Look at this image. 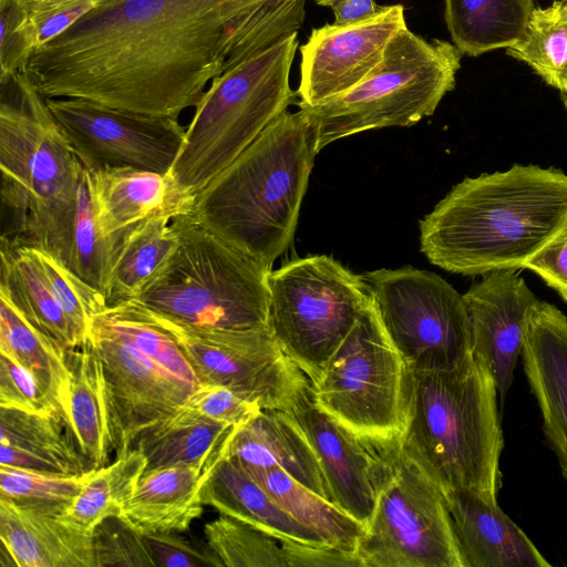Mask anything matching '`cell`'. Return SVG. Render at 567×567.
Instances as JSON below:
<instances>
[{"instance_id": "obj_12", "label": "cell", "mask_w": 567, "mask_h": 567, "mask_svg": "<svg viewBox=\"0 0 567 567\" xmlns=\"http://www.w3.org/2000/svg\"><path fill=\"white\" fill-rule=\"evenodd\" d=\"M361 276L409 370L450 371L473 359L463 295L441 276L410 266Z\"/></svg>"}, {"instance_id": "obj_33", "label": "cell", "mask_w": 567, "mask_h": 567, "mask_svg": "<svg viewBox=\"0 0 567 567\" xmlns=\"http://www.w3.org/2000/svg\"><path fill=\"white\" fill-rule=\"evenodd\" d=\"M172 218L155 216L122 233L104 290L107 307L135 297L175 250Z\"/></svg>"}, {"instance_id": "obj_26", "label": "cell", "mask_w": 567, "mask_h": 567, "mask_svg": "<svg viewBox=\"0 0 567 567\" xmlns=\"http://www.w3.org/2000/svg\"><path fill=\"white\" fill-rule=\"evenodd\" d=\"M216 461L145 471L120 517L142 535L186 532L203 514L202 486Z\"/></svg>"}, {"instance_id": "obj_6", "label": "cell", "mask_w": 567, "mask_h": 567, "mask_svg": "<svg viewBox=\"0 0 567 567\" xmlns=\"http://www.w3.org/2000/svg\"><path fill=\"white\" fill-rule=\"evenodd\" d=\"M297 33L228 68L210 82L195 106L168 174L183 190L195 195L297 102L298 93L289 82Z\"/></svg>"}, {"instance_id": "obj_28", "label": "cell", "mask_w": 567, "mask_h": 567, "mask_svg": "<svg viewBox=\"0 0 567 567\" xmlns=\"http://www.w3.org/2000/svg\"><path fill=\"white\" fill-rule=\"evenodd\" d=\"M0 465L35 472L82 475L84 457L63 420L0 408Z\"/></svg>"}, {"instance_id": "obj_16", "label": "cell", "mask_w": 567, "mask_h": 567, "mask_svg": "<svg viewBox=\"0 0 567 567\" xmlns=\"http://www.w3.org/2000/svg\"><path fill=\"white\" fill-rule=\"evenodd\" d=\"M9 235L50 252L104 295L121 236L105 238L101 234L94 215L89 173L83 165L70 194L34 206Z\"/></svg>"}, {"instance_id": "obj_43", "label": "cell", "mask_w": 567, "mask_h": 567, "mask_svg": "<svg viewBox=\"0 0 567 567\" xmlns=\"http://www.w3.org/2000/svg\"><path fill=\"white\" fill-rule=\"evenodd\" d=\"M34 50L25 0H0V83L24 71Z\"/></svg>"}, {"instance_id": "obj_38", "label": "cell", "mask_w": 567, "mask_h": 567, "mask_svg": "<svg viewBox=\"0 0 567 567\" xmlns=\"http://www.w3.org/2000/svg\"><path fill=\"white\" fill-rule=\"evenodd\" d=\"M204 536L224 567H286L278 538L234 517L220 514L204 526Z\"/></svg>"}, {"instance_id": "obj_3", "label": "cell", "mask_w": 567, "mask_h": 567, "mask_svg": "<svg viewBox=\"0 0 567 567\" xmlns=\"http://www.w3.org/2000/svg\"><path fill=\"white\" fill-rule=\"evenodd\" d=\"M318 153L308 112L286 111L194 195L190 214L271 270L293 238Z\"/></svg>"}, {"instance_id": "obj_13", "label": "cell", "mask_w": 567, "mask_h": 567, "mask_svg": "<svg viewBox=\"0 0 567 567\" xmlns=\"http://www.w3.org/2000/svg\"><path fill=\"white\" fill-rule=\"evenodd\" d=\"M126 301L176 341L199 384L224 385L262 410L286 412L311 385L268 324L248 329L203 328Z\"/></svg>"}, {"instance_id": "obj_7", "label": "cell", "mask_w": 567, "mask_h": 567, "mask_svg": "<svg viewBox=\"0 0 567 567\" xmlns=\"http://www.w3.org/2000/svg\"><path fill=\"white\" fill-rule=\"evenodd\" d=\"M461 58L454 44L426 41L403 28L362 82L321 105L300 107L316 124L318 152L364 131L411 126L431 116L454 89Z\"/></svg>"}, {"instance_id": "obj_21", "label": "cell", "mask_w": 567, "mask_h": 567, "mask_svg": "<svg viewBox=\"0 0 567 567\" xmlns=\"http://www.w3.org/2000/svg\"><path fill=\"white\" fill-rule=\"evenodd\" d=\"M520 354L543 431L567 481V317L556 306L536 301Z\"/></svg>"}, {"instance_id": "obj_8", "label": "cell", "mask_w": 567, "mask_h": 567, "mask_svg": "<svg viewBox=\"0 0 567 567\" xmlns=\"http://www.w3.org/2000/svg\"><path fill=\"white\" fill-rule=\"evenodd\" d=\"M374 443L377 499L355 551L363 567H463L442 487L400 437Z\"/></svg>"}, {"instance_id": "obj_51", "label": "cell", "mask_w": 567, "mask_h": 567, "mask_svg": "<svg viewBox=\"0 0 567 567\" xmlns=\"http://www.w3.org/2000/svg\"><path fill=\"white\" fill-rule=\"evenodd\" d=\"M561 101L564 103V106L567 111V92L561 93Z\"/></svg>"}, {"instance_id": "obj_18", "label": "cell", "mask_w": 567, "mask_h": 567, "mask_svg": "<svg viewBox=\"0 0 567 567\" xmlns=\"http://www.w3.org/2000/svg\"><path fill=\"white\" fill-rule=\"evenodd\" d=\"M308 439L333 503L367 526L377 499L374 440L344 426L313 399L310 385L288 412Z\"/></svg>"}, {"instance_id": "obj_27", "label": "cell", "mask_w": 567, "mask_h": 567, "mask_svg": "<svg viewBox=\"0 0 567 567\" xmlns=\"http://www.w3.org/2000/svg\"><path fill=\"white\" fill-rule=\"evenodd\" d=\"M200 494L204 504L219 514L250 524L278 539L327 545L318 534L288 514L246 467L225 451L209 471Z\"/></svg>"}, {"instance_id": "obj_39", "label": "cell", "mask_w": 567, "mask_h": 567, "mask_svg": "<svg viewBox=\"0 0 567 567\" xmlns=\"http://www.w3.org/2000/svg\"><path fill=\"white\" fill-rule=\"evenodd\" d=\"M32 249L55 301L68 318L80 343H84L89 338L92 318L107 307L105 296L50 252L35 246H32Z\"/></svg>"}, {"instance_id": "obj_50", "label": "cell", "mask_w": 567, "mask_h": 567, "mask_svg": "<svg viewBox=\"0 0 567 567\" xmlns=\"http://www.w3.org/2000/svg\"><path fill=\"white\" fill-rule=\"evenodd\" d=\"M333 0H316V2L320 6H326V7H329L330 3L332 2Z\"/></svg>"}, {"instance_id": "obj_53", "label": "cell", "mask_w": 567, "mask_h": 567, "mask_svg": "<svg viewBox=\"0 0 567 567\" xmlns=\"http://www.w3.org/2000/svg\"><path fill=\"white\" fill-rule=\"evenodd\" d=\"M565 4H567V0H561Z\"/></svg>"}, {"instance_id": "obj_40", "label": "cell", "mask_w": 567, "mask_h": 567, "mask_svg": "<svg viewBox=\"0 0 567 567\" xmlns=\"http://www.w3.org/2000/svg\"><path fill=\"white\" fill-rule=\"evenodd\" d=\"M92 471L61 475L0 465V497L22 502L70 504L81 492Z\"/></svg>"}, {"instance_id": "obj_1", "label": "cell", "mask_w": 567, "mask_h": 567, "mask_svg": "<svg viewBox=\"0 0 567 567\" xmlns=\"http://www.w3.org/2000/svg\"><path fill=\"white\" fill-rule=\"evenodd\" d=\"M306 0H112L33 51L45 97L178 117L227 68L297 33Z\"/></svg>"}, {"instance_id": "obj_37", "label": "cell", "mask_w": 567, "mask_h": 567, "mask_svg": "<svg viewBox=\"0 0 567 567\" xmlns=\"http://www.w3.org/2000/svg\"><path fill=\"white\" fill-rule=\"evenodd\" d=\"M506 53L528 64L548 85L567 92V4L534 8L522 38Z\"/></svg>"}, {"instance_id": "obj_23", "label": "cell", "mask_w": 567, "mask_h": 567, "mask_svg": "<svg viewBox=\"0 0 567 567\" xmlns=\"http://www.w3.org/2000/svg\"><path fill=\"white\" fill-rule=\"evenodd\" d=\"M87 173L95 219L105 238H117L155 216L192 212L194 194L183 190L169 175L133 167H100Z\"/></svg>"}, {"instance_id": "obj_47", "label": "cell", "mask_w": 567, "mask_h": 567, "mask_svg": "<svg viewBox=\"0 0 567 567\" xmlns=\"http://www.w3.org/2000/svg\"><path fill=\"white\" fill-rule=\"evenodd\" d=\"M524 268L537 274L567 302V229L549 240Z\"/></svg>"}, {"instance_id": "obj_45", "label": "cell", "mask_w": 567, "mask_h": 567, "mask_svg": "<svg viewBox=\"0 0 567 567\" xmlns=\"http://www.w3.org/2000/svg\"><path fill=\"white\" fill-rule=\"evenodd\" d=\"M35 50L65 32L101 0H25Z\"/></svg>"}, {"instance_id": "obj_4", "label": "cell", "mask_w": 567, "mask_h": 567, "mask_svg": "<svg viewBox=\"0 0 567 567\" xmlns=\"http://www.w3.org/2000/svg\"><path fill=\"white\" fill-rule=\"evenodd\" d=\"M497 388L478 358L436 372L408 369L403 450L442 487L497 503L504 446Z\"/></svg>"}, {"instance_id": "obj_32", "label": "cell", "mask_w": 567, "mask_h": 567, "mask_svg": "<svg viewBox=\"0 0 567 567\" xmlns=\"http://www.w3.org/2000/svg\"><path fill=\"white\" fill-rule=\"evenodd\" d=\"M245 467L288 514L328 546L355 554L365 532L363 524L277 466Z\"/></svg>"}, {"instance_id": "obj_10", "label": "cell", "mask_w": 567, "mask_h": 567, "mask_svg": "<svg viewBox=\"0 0 567 567\" xmlns=\"http://www.w3.org/2000/svg\"><path fill=\"white\" fill-rule=\"evenodd\" d=\"M408 367L370 300L312 385L316 403L355 434L400 437Z\"/></svg>"}, {"instance_id": "obj_24", "label": "cell", "mask_w": 567, "mask_h": 567, "mask_svg": "<svg viewBox=\"0 0 567 567\" xmlns=\"http://www.w3.org/2000/svg\"><path fill=\"white\" fill-rule=\"evenodd\" d=\"M71 372L66 429L89 471L110 463L121 447L109 384L101 358L89 340L65 350Z\"/></svg>"}, {"instance_id": "obj_41", "label": "cell", "mask_w": 567, "mask_h": 567, "mask_svg": "<svg viewBox=\"0 0 567 567\" xmlns=\"http://www.w3.org/2000/svg\"><path fill=\"white\" fill-rule=\"evenodd\" d=\"M261 410L258 403L227 386L202 383L194 388L182 405L166 419H206L238 427L257 416Z\"/></svg>"}, {"instance_id": "obj_19", "label": "cell", "mask_w": 567, "mask_h": 567, "mask_svg": "<svg viewBox=\"0 0 567 567\" xmlns=\"http://www.w3.org/2000/svg\"><path fill=\"white\" fill-rule=\"evenodd\" d=\"M463 298L473 357L486 364L503 402L522 353L529 312L538 299L515 269L485 274Z\"/></svg>"}, {"instance_id": "obj_42", "label": "cell", "mask_w": 567, "mask_h": 567, "mask_svg": "<svg viewBox=\"0 0 567 567\" xmlns=\"http://www.w3.org/2000/svg\"><path fill=\"white\" fill-rule=\"evenodd\" d=\"M95 567H146L155 563L142 534L121 517H109L93 530Z\"/></svg>"}, {"instance_id": "obj_9", "label": "cell", "mask_w": 567, "mask_h": 567, "mask_svg": "<svg viewBox=\"0 0 567 567\" xmlns=\"http://www.w3.org/2000/svg\"><path fill=\"white\" fill-rule=\"evenodd\" d=\"M268 326L311 384L370 300L362 276L326 255L292 259L268 275Z\"/></svg>"}, {"instance_id": "obj_49", "label": "cell", "mask_w": 567, "mask_h": 567, "mask_svg": "<svg viewBox=\"0 0 567 567\" xmlns=\"http://www.w3.org/2000/svg\"><path fill=\"white\" fill-rule=\"evenodd\" d=\"M336 24H347L368 19L380 11L374 0H333L329 6Z\"/></svg>"}, {"instance_id": "obj_22", "label": "cell", "mask_w": 567, "mask_h": 567, "mask_svg": "<svg viewBox=\"0 0 567 567\" xmlns=\"http://www.w3.org/2000/svg\"><path fill=\"white\" fill-rule=\"evenodd\" d=\"M443 494L463 567L550 566L498 503L464 488Z\"/></svg>"}, {"instance_id": "obj_34", "label": "cell", "mask_w": 567, "mask_h": 567, "mask_svg": "<svg viewBox=\"0 0 567 567\" xmlns=\"http://www.w3.org/2000/svg\"><path fill=\"white\" fill-rule=\"evenodd\" d=\"M236 426L206 420L164 419L135 442L146 457L145 471L200 465L216 461L225 451Z\"/></svg>"}, {"instance_id": "obj_20", "label": "cell", "mask_w": 567, "mask_h": 567, "mask_svg": "<svg viewBox=\"0 0 567 567\" xmlns=\"http://www.w3.org/2000/svg\"><path fill=\"white\" fill-rule=\"evenodd\" d=\"M69 504L0 497L1 551L16 567H95L93 533L62 517Z\"/></svg>"}, {"instance_id": "obj_35", "label": "cell", "mask_w": 567, "mask_h": 567, "mask_svg": "<svg viewBox=\"0 0 567 567\" xmlns=\"http://www.w3.org/2000/svg\"><path fill=\"white\" fill-rule=\"evenodd\" d=\"M145 468L146 457L136 446L117 455L115 461L92 471L62 517L89 533H93L104 519L120 517Z\"/></svg>"}, {"instance_id": "obj_36", "label": "cell", "mask_w": 567, "mask_h": 567, "mask_svg": "<svg viewBox=\"0 0 567 567\" xmlns=\"http://www.w3.org/2000/svg\"><path fill=\"white\" fill-rule=\"evenodd\" d=\"M89 334L125 342L178 379L196 388L199 380L176 341L142 317L128 301L106 307L92 318Z\"/></svg>"}, {"instance_id": "obj_17", "label": "cell", "mask_w": 567, "mask_h": 567, "mask_svg": "<svg viewBox=\"0 0 567 567\" xmlns=\"http://www.w3.org/2000/svg\"><path fill=\"white\" fill-rule=\"evenodd\" d=\"M101 358L121 435V455L147 430L173 414L194 386L169 373L133 347L89 334Z\"/></svg>"}, {"instance_id": "obj_46", "label": "cell", "mask_w": 567, "mask_h": 567, "mask_svg": "<svg viewBox=\"0 0 567 567\" xmlns=\"http://www.w3.org/2000/svg\"><path fill=\"white\" fill-rule=\"evenodd\" d=\"M176 532L144 534L145 545L157 567H224L206 545H194Z\"/></svg>"}, {"instance_id": "obj_44", "label": "cell", "mask_w": 567, "mask_h": 567, "mask_svg": "<svg viewBox=\"0 0 567 567\" xmlns=\"http://www.w3.org/2000/svg\"><path fill=\"white\" fill-rule=\"evenodd\" d=\"M0 408L52 415L63 420L32 374L2 353H0Z\"/></svg>"}, {"instance_id": "obj_15", "label": "cell", "mask_w": 567, "mask_h": 567, "mask_svg": "<svg viewBox=\"0 0 567 567\" xmlns=\"http://www.w3.org/2000/svg\"><path fill=\"white\" fill-rule=\"evenodd\" d=\"M405 27L403 6L392 4L358 22L313 29L300 48L299 107L321 105L362 82Z\"/></svg>"}, {"instance_id": "obj_11", "label": "cell", "mask_w": 567, "mask_h": 567, "mask_svg": "<svg viewBox=\"0 0 567 567\" xmlns=\"http://www.w3.org/2000/svg\"><path fill=\"white\" fill-rule=\"evenodd\" d=\"M1 199L12 234L34 206L70 194L82 167L25 71L1 83Z\"/></svg>"}, {"instance_id": "obj_30", "label": "cell", "mask_w": 567, "mask_h": 567, "mask_svg": "<svg viewBox=\"0 0 567 567\" xmlns=\"http://www.w3.org/2000/svg\"><path fill=\"white\" fill-rule=\"evenodd\" d=\"M65 350L35 329L0 295V353L32 374L64 422L71 388Z\"/></svg>"}, {"instance_id": "obj_5", "label": "cell", "mask_w": 567, "mask_h": 567, "mask_svg": "<svg viewBox=\"0 0 567 567\" xmlns=\"http://www.w3.org/2000/svg\"><path fill=\"white\" fill-rule=\"evenodd\" d=\"M177 246L132 301L182 322L213 329L268 324L267 269L200 224L172 218Z\"/></svg>"}, {"instance_id": "obj_14", "label": "cell", "mask_w": 567, "mask_h": 567, "mask_svg": "<svg viewBox=\"0 0 567 567\" xmlns=\"http://www.w3.org/2000/svg\"><path fill=\"white\" fill-rule=\"evenodd\" d=\"M70 146L87 169L133 167L168 175L185 141L177 117L110 107L79 97H47Z\"/></svg>"}, {"instance_id": "obj_31", "label": "cell", "mask_w": 567, "mask_h": 567, "mask_svg": "<svg viewBox=\"0 0 567 567\" xmlns=\"http://www.w3.org/2000/svg\"><path fill=\"white\" fill-rule=\"evenodd\" d=\"M533 10V0H445V21L462 54L477 56L515 44Z\"/></svg>"}, {"instance_id": "obj_29", "label": "cell", "mask_w": 567, "mask_h": 567, "mask_svg": "<svg viewBox=\"0 0 567 567\" xmlns=\"http://www.w3.org/2000/svg\"><path fill=\"white\" fill-rule=\"evenodd\" d=\"M0 259V295L63 349L81 344L52 295L32 246L17 236L1 235Z\"/></svg>"}, {"instance_id": "obj_2", "label": "cell", "mask_w": 567, "mask_h": 567, "mask_svg": "<svg viewBox=\"0 0 567 567\" xmlns=\"http://www.w3.org/2000/svg\"><path fill=\"white\" fill-rule=\"evenodd\" d=\"M567 229V174L537 165L466 177L420 220L421 251L449 272L524 268Z\"/></svg>"}, {"instance_id": "obj_25", "label": "cell", "mask_w": 567, "mask_h": 567, "mask_svg": "<svg viewBox=\"0 0 567 567\" xmlns=\"http://www.w3.org/2000/svg\"><path fill=\"white\" fill-rule=\"evenodd\" d=\"M225 454L245 466H277L333 503L308 439L286 411L261 410L252 420L236 427Z\"/></svg>"}, {"instance_id": "obj_52", "label": "cell", "mask_w": 567, "mask_h": 567, "mask_svg": "<svg viewBox=\"0 0 567 567\" xmlns=\"http://www.w3.org/2000/svg\"><path fill=\"white\" fill-rule=\"evenodd\" d=\"M109 1H112V0H101V3L109 2ZM101 3H100V4H101ZM100 4H99V6H100Z\"/></svg>"}, {"instance_id": "obj_48", "label": "cell", "mask_w": 567, "mask_h": 567, "mask_svg": "<svg viewBox=\"0 0 567 567\" xmlns=\"http://www.w3.org/2000/svg\"><path fill=\"white\" fill-rule=\"evenodd\" d=\"M279 540L286 567H363L354 553L328 545H311L291 539Z\"/></svg>"}]
</instances>
